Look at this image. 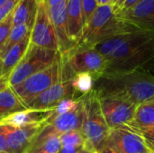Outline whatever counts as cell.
<instances>
[{"instance_id": "cell-39", "label": "cell", "mask_w": 154, "mask_h": 153, "mask_svg": "<svg viewBox=\"0 0 154 153\" xmlns=\"http://www.w3.org/2000/svg\"><path fill=\"white\" fill-rule=\"evenodd\" d=\"M7 1H8V0H0V6L3 5H4L5 3H6Z\"/></svg>"}, {"instance_id": "cell-12", "label": "cell", "mask_w": 154, "mask_h": 153, "mask_svg": "<svg viewBox=\"0 0 154 153\" xmlns=\"http://www.w3.org/2000/svg\"><path fill=\"white\" fill-rule=\"evenodd\" d=\"M67 4L68 0H62L51 7H46L56 33L59 52L60 54L69 51L76 46V43L69 38L68 32Z\"/></svg>"}, {"instance_id": "cell-37", "label": "cell", "mask_w": 154, "mask_h": 153, "mask_svg": "<svg viewBox=\"0 0 154 153\" xmlns=\"http://www.w3.org/2000/svg\"><path fill=\"white\" fill-rule=\"evenodd\" d=\"M60 1H62V0H43L46 7H51V6L56 5V4L60 3Z\"/></svg>"}, {"instance_id": "cell-9", "label": "cell", "mask_w": 154, "mask_h": 153, "mask_svg": "<svg viewBox=\"0 0 154 153\" xmlns=\"http://www.w3.org/2000/svg\"><path fill=\"white\" fill-rule=\"evenodd\" d=\"M30 41L36 47L59 51L56 33L43 0L39 2L37 15L31 31Z\"/></svg>"}, {"instance_id": "cell-17", "label": "cell", "mask_w": 154, "mask_h": 153, "mask_svg": "<svg viewBox=\"0 0 154 153\" xmlns=\"http://www.w3.org/2000/svg\"><path fill=\"white\" fill-rule=\"evenodd\" d=\"M67 26L69 38L77 44L85 27L81 0H68Z\"/></svg>"}, {"instance_id": "cell-20", "label": "cell", "mask_w": 154, "mask_h": 153, "mask_svg": "<svg viewBox=\"0 0 154 153\" xmlns=\"http://www.w3.org/2000/svg\"><path fill=\"white\" fill-rule=\"evenodd\" d=\"M40 0H20L13 11V25L25 24L31 30L35 22Z\"/></svg>"}, {"instance_id": "cell-5", "label": "cell", "mask_w": 154, "mask_h": 153, "mask_svg": "<svg viewBox=\"0 0 154 153\" xmlns=\"http://www.w3.org/2000/svg\"><path fill=\"white\" fill-rule=\"evenodd\" d=\"M82 98L84 117L81 132L85 138L84 145L96 151L107 140L110 129L103 115L97 91L93 88Z\"/></svg>"}, {"instance_id": "cell-30", "label": "cell", "mask_w": 154, "mask_h": 153, "mask_svg": "<svg viewBox=\"0 0 154 153\" xmlns=\"http://www.w3.org/2000/svg\"><path fill=\"white\" fill-rule=\"evenodd\" d=\"M20 0H8L0 6V23L13 13Z\"/></svg>"}, {"instance_id": "cell-22", "label": "cell", "mask_w": 154, "mask_h": 153, "mask_svg": "<svg viewBox=\"0 0 154 153\" xmlns=\"http://www.w3.org/2000/svg\"><path fill=\"white\" fill-rule=\"evenodd\" d=\"M124 127L128 129L154 127V100L137 106L133 120Z\"/></svg>"}, {"instance_id": "cell-18", "label": "cell", "mask_w": 154, "mask_h": 153, "mask_svg": "<svg viewBox=\"0 0 154 153\" xmlns=\"http://www.w3.org/2000/svg\"><path fill=\"white\" fill-rule=\"evenodd\" d=\"M51 110L42 111V110L26 109L24 111L17 112L3 119H0V125L19 128L34 123L46 122V120L51 115Z\"/></svg>"}, {"instance_id": "cell-41", "label": "cell", "mask_w": 154, "mask_h": 153, "mask_svg": "<svg viewBox=\"0 0 154 153\" xmlns=\"http://www.w3.org/2000/svg\"><path fill=\"white\" fill-rule=\"evenodd\" d=\"M1 61H2V56H1V53H0V65H1Z\"/></svg>"}, {"instance_id": "cell-38", "label": "cell", "mask_w": 154, "mask_h": 153, "mask_svg": "<svg viewBox=\"0 0 154 153\" xmlns=\"http://www.w3.org/2000/svg\"><path fill=\"white\" fill-rule=\"evenodd\" d=\"M78 153H95V151H93V150H91L90 148H88V147H87L86 145H84V146L79 150V151Z\"/></svg>"}, {"instance_id": "cell-34", "label": "cell", "mask_w": 154, "mask_h": 153, "mask_svg": "<svg viewBox=\"0 0 154 153\" xmlns=\"http://www.w3.org/2000/svg\"><path fill=\"white\" fill-rule=\"evenodd\" d=\"M82 147L71 146V145H63L59 153H78Z\"/></svg>"}, {"instance_id": "cell-26", "label": "cell", "mask_w": 154, "mask_h": 153, "mask_svg": "<svg viewBox=\"0 0 154 153\" xmlns=\"http://www.w3.org/2000/svg\"><path fill=\"white\" fill-rule=\"evenodd\" d=\"M79 102V97L77 98H66L61 100L51 112V115L49 118L59 116L60 115H63L70 110H72Z\"/></svg>"}, {"instance_id": "cell-6", "label": "cell", "mask_w": 154, "mask_h": 153, "mask_svg": "<svg viewBox=\"0 0 154 153\" xmlns=\"http://www.w3.org/2000/svg\"><path fill=\"white\" fill-rule=\"evenodd\" d=\"M60 55L59 51L39 48L30 43L25 55L8 76V86L15 87L32 75L48 68Z\"/></svg>"}, {"instance_id": "cell-19", "label": "cell", "mask_w": 154, "mask_h": 153, "mask_svg": "<svg viewBox=\"0 0 154 153\" xmlns=\"http://www.w3.org/2000/svg\"><path fill=\"white\" fill-rule=\"evenodd\" d=\"M30 35L31 33L27 35L23 41L10 48L2 57V61L0 65V78L8 77L13 69L23 58L31 43Z\"/></svg>"}, {"instance_id": "cell-35", "label": "cell", "mask_w": 154, "mask_h": 153, "mask_svg": "<svg viewBox=\"0 0 154 153\" xmlns=\"http://www.w3.org/2000/svg\"><path fill=\"white\" fill-rule=\"evenodd\" d=\"M8 86V77L0 78V91Z\"/></svg>"}, {"instance_id": "cell-10", "label": "cell", "mask_w": 154, "mask_h": 153, "mask_svg": "<svg viewBox=\"0 0 154 153\" xmlns=\"http://www.w3.org/2000/svg\"><path fill=\"white\" fill-rule=\"evenodd\" d=\"M71 80H61L33 98L26 105L28 109L47 111L53 109L61 100L76 98Z\"/></svg>"}, {"instance_id": "cell-21", "label": "cell", "mask_w": 154, "mask_h": 153, "mask_svg": "<svg viewBox=\"0 0 154 153\" xmlns=\"http://www.w3.org/2000/svg\"><path fill=\"white\" fill-rule=\"evenodd\" d=\"M26 109L28 108L21 101L12 87L7 86L0 91V119Z\"/></svg>"}, {"instance_id": "cell-31", "label": "cell", "mask_w": 154, "mask_h": 153, "mask_svg": "<svg viewBox=\"0 0 154 153\" xmlns=\"http://www.w3.org/2000/svg\"><path fill=\"white\" fill-rule=\"evenodd\" d=\"M139 0H120L116 5H114V10L116 14L124 12L131 7H133Z\"/></svg>"}, {"instance_id": "cell-14", "label": "cell", "mask_w": 154, "mask_h": 153, "mask_svg": "<svg viewBox=\"0 0 154 153\" xmlns=\"http://www.w3.org/2000/svg\"><path fill=\"white\" fill-rule=\"evenodd\" d=\"M120 153H151L143 139L130 130L120 127L110 130L106 141Z\"/></svg>"}, {"instance_id": "cell-43", "label": "cell", "mask_w": 154, "mask_h": 153, "mask_svg": "<svg viewBox=\"0 0 154 153\" xmlns=\"http://www.w3.org/2000/svg\"><path fill=\"white\" fill-rule=\"evenodd\" d=\"M95 153H97V152H96V151H95Z\"/></svg>"}, {"instance_id": "cell-36", "label": "cell", "mask_w": 154, "mask_h": 153, "mask_svg": "<svg viewBox=\"0 0 154 153\" xmlns=\"http://www.w3.org/2000/svg\"><path fill=\"white\" fill-rule=\"evenodd\" d=\"M97 5L98 6H103V5H113V0H97Z\"/></svg>"}, {"instance_id": "cell-15", "label": "cell", "mask_w": 154, "mask_h": 153, "mask_svg": "<svg viewBox=\"0 0 154 153\" xmlns=\"http://www.w3.org/2000/svg\"><path fill=\"white\" fill-rule=\"evenodd\" d=\"M83 117V98L82 96H79L78 105L72 110L59 116L48 118L45 123L51 124L58 133L61 134L71 131H81Z\"/></svg>"}, {"instance_id": "cell-4", "label": "cell", "mask_w": 154, "mask_h": 153, "mask_svg": "<svg viewBox=\"0 0 154 153\" xmlns=\"http://www.w3.org/2000/svg\"><path fill=\"white\" fill-rule=\"evenodd\" d=\"M62 64V80H71L79 73L91 74L95 81L106 70V62L104 57L94 48L75 46L69 51L60 54Z\"/></svg>"}, {"instance_id": "cell-8", "label": "cell", "mask_w": 154, "mask_h": 153, "mask_svg": "<svg viewBox=\"0 0 154 153\" xmlns=\"http://www.w3.org/2000/svg\"><path fill=\"white\" fill-rule=\"evenodd\" d=\"M101 110L110 130L127 125L134 118L137 106L121 96H98Z\"/></svg>"}, {"instance_id": "cell-23", "label": "cell", "mask_w": 154, "mask_h": 153, "mask_svg": "<svg viewBox=\"0 0 154 153\" xmlns=\"http://www.w3.org/2000/svg\"><path fill=\"white\" fill-rule=\"evenodd\" d=\"M31 31L32 30L27 25H25V24L13 25L5 43L4 44V46L0 50L1 56L3 57L5 55V53L10 48H12L13 46H14L15 44H17L18 42L23 41L27 35H29L31 33Z\"/></svg>"}, {"instance_id": "cell-32", "label": "cell", "mask_w": 154, "mask_h": 153, "mask_svg": "<svg viewBox=\"0 0 154 153\" xmlns=\"http://www.w3.org/2000/svg\"><path fill=\"white\" fill-rule=\"evenodd\" d=\"M8 126L0 125V153H10L7 146L6 133Z\"/></svg>"}, {"instance_id": "cell-3", "label": "cell", "mask_w": 154, "mask_h": 153, "mask_svg": "<svg viewBox=\"0 0 154 153\" xmlns=\"http://www.w3.org/2000/svg\"><path fill=\"white\" fill-rule=\"evenodd\" d=\"M135 31H139V29L122 20L116 14L112 5L97 6L85 25L81 38L76 45L93 48L106 40Z\"/></svg>"}, {"instance_id": "cell-11", "label": "cell", "mask_w": 154, "mask_h": 153, "mask_svg": "<svg viewBox=\"0 0 154 153\" xmlns=\"http://www.w3.org/2000/svg\"><path fill=\"white\" fill-rule=\"evenodd\" d=\"M45 122L34 123L23 127L8 126L6 133L7 146L10 153H27L34 139L43 128Z\"/></svg>"}, {"instance_id": "cell-33", "label": "cell", "mask_w": 154, "mask_h": 153, "mask_svg": "<svg viewBox=\"0 0 154 153\" xmlns=\"http://www.w3.org/2000/svg\"><path fill=\"white\" fill-rule=\"evenodd\" d=\"M97 153H120L115 147H113L112 145H110L108 142H105L104 144H102L97 151Z\"/></svg>"}, {"instance_id": "cell-28", "label": "cell", "mask_w": 154, "mask_h": 153, "mask_svg": "<svg viewBox=\"0 0 154 153\" xmlns=\"http://www.w3.org/2000/svg\"><path fill=\"white\" fill-rule=\"evenodd\" d=\"M13 27V13L0 23V50L5 43Z\"/></svg>"}, {"instance_id": "cell-27", "label": "cell", "mask_w": 154, "mask_h": 153, "mask_svg": "<svg viewBox=\"0 0 154 153\" xmlns=\"http://www.w3.org/2000/svg\"><path fill=\"white\" fill-rule=\"evenodd\" d=\"M128 129V128H126ZM131 132L139 135L144 142L147 148L154 152V127L149 128H139V129H128Z\"/></svg>"}, {"instance_id": "cell-1", "label": "cell", "mask_w": 154, "mask_h": 153, "mask_svg": "<svg viewBox=\"0 0 154 153\" xmlns=\"http://www.w3.org/2000/svg\"><path fill=\"white\" fill-rule=\"evenodd\" d=\"M106 60L104 74L133 71L154 73V32L135 31L106 40L93 47ZM103 74V75H104Z\"/></svg>"}, {"instance_id": "cell-25", "label": "cell", "mask_w": 154, "mask_h": 153, "mask_svg": "<svg viewBox=\"0 0 154 153\" xmlns=\"http://www.w3.org/2000/svg\"><path fill=\"white\" fill-rule=\"evenodd\" d=\"M61 145H71L77 147H83L85 144V138L81 131H71L60 135Z\"/></svg>"}, {"instance_id": "cell-40", "label": "cell", "mask_w": 154, "mask_h": 153, "mask_svg": "<svg viewBox=\"0 0 154 153\" xmlns=\"http://www.w3.org/2000/svg\"><path fill=\"white\" fill-rule=\"evenodd\" d=\"M118 1H120V0H113V5H116Z\"/></svg>"}, {"instance_id": "cell-2", "label": "cell", "mask_w": 154, "mask_h": 153, "mask_svg": "<svg viewBox=\"0 0 154 153\" xmlns=\"http://www.w3.org/2000/svg\"><path fill=\"white\" fill-rule=\"evenodd\" d=\"M94 89L98 96H117L139 106L154 100V76L142 71L104 74Z\"/></svg>"}, {"instance_id": "cell-29", "label": "cell", "mask_w": 154, "mask_h": 153, "mask_svg": "<svg viewBox=\"0 0 154 153\" xmlns=\"http://www.w3.org/2000/svg\"><path fill=\"white\" fill-rule=\"evenodd\" d=\"M82 4V10H83V15L85 20V25L89 21L91 16L94 14L97 8V0H81Z\"/></svg>"}, {"instance_id": "cell-42", "label": "cell", "mask_w": 154, "mask_h": 153, "mask_svg": "<svg viewBox=\"0 0 154 153\" xmlns=\"http://www.w3.org/2000/svg\"><path fill=\"white\" fill-rule=\"evenodd\" d=\"M151 153H154V152H152H152H151Z\"/></svg>"}, {"instance_id": "cell-16", "label": "cell", "mask_w": 154, "mask_h": 153, "mask_svg": "<svg viewBox=\"0 0 154 153\" xmlns=\"http://www.w3.org/2000/svg\"><path fill=\"white\" fill-rule=\"evenodd\" d=\"M60 135L51 124L45 123L27 153H59L62 146Z\"/></svg>"}, {"instance_id": "cell-24", "label": "cell", "mask_w": 154, "mask_h": 153, "mask_svg": "<svg viewBox=\"0 0 154 153\" xmlns=\"http://www.w3.org/2000/svg\"><path fill=\"white\" fill-rule=\"evenodd\" d=\"M71 82L76 95L79 94L80 96L88 94L93 90L95 86V78L89 73L77 74L71 79Z\"/></svg>"}, {"instance_id": "cell-13", "label": "cell", "mask_w": 154, "mask_h": 153, "mask_svg": "<svg viewBox=\"0 0 154 153\" xmlns=\"http://www.w3.org/2000/svg\"><path fill=\"white\" fill-rule=\"evenodd\" d=\"M116 14L141 31L154 32V0H139L133 7Z\"/></svg>"}, {"instance_id": "cell-7", "label": "cell", "mask_w": 154, "mask_h": 153, "mask_svg": "<svg viewBox=\"0 0 154 153\" xmlns=\"http://www.w3.org/2000/svg\"><path fill=\"white\" fill-rule=\"evenodd\" d=\"M62 64L59 59L48 68L32 75L19 85L13 87L14 91L26 106L37 96L62 80Z\"/></svg>"}]
</instances>
